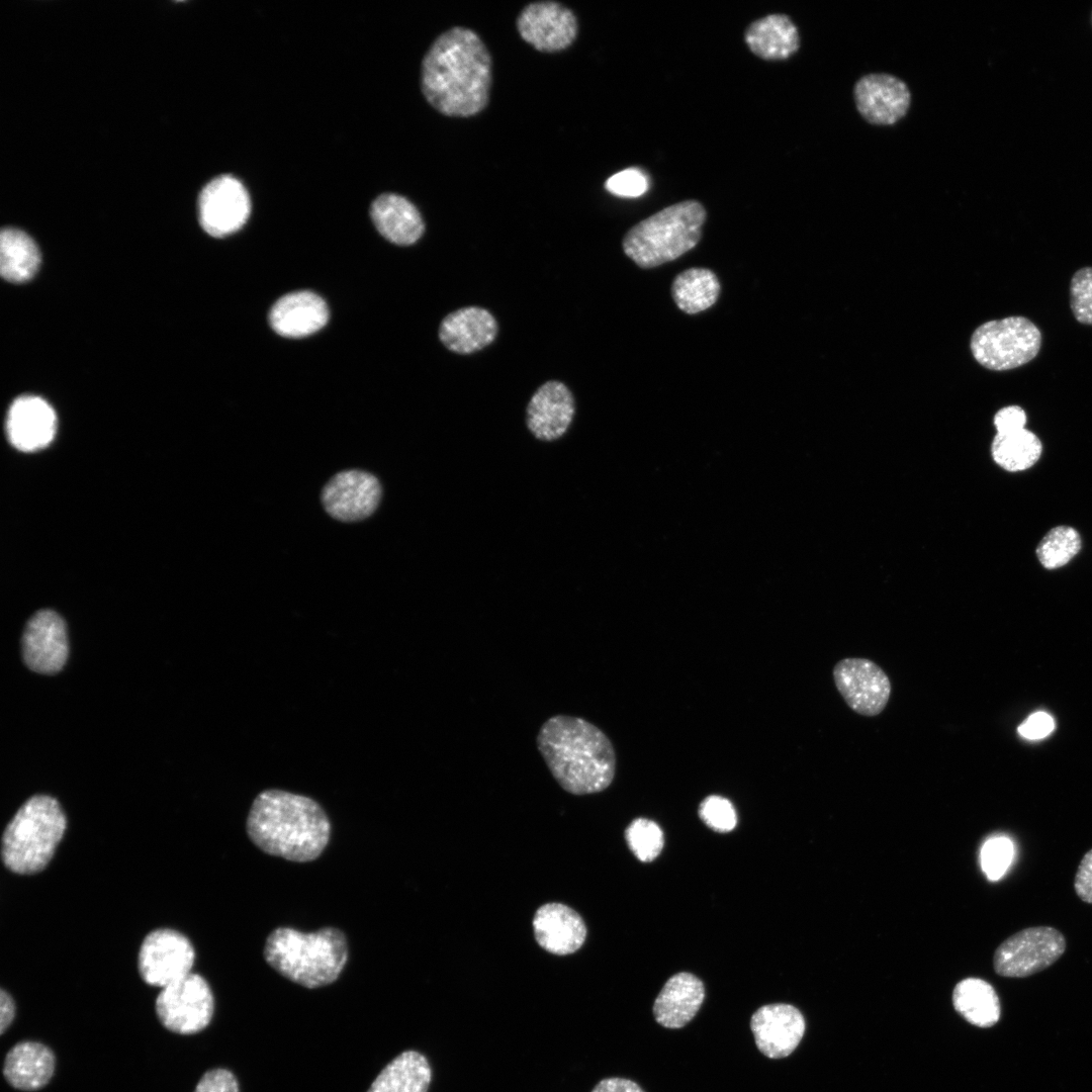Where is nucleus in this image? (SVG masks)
Listing matches in <instances>:
<instances>
[{
  "label": "nucleus",
  "mask_w": 1092,
  "mask_h": 1092,
  "mask_svg": "<svg viewBox=\"0 0 1092 1092\" xmlns=\"http://www.w3.org/2000/svg\"><path fill=\"white\" fill-rule=\"evenodd\" d=\"M491 56L472 29L454 26L430 46L421 65V90L427 102L449 117H470L488 104Z\"/></svg>",
  "instance_id": "nucleus-1"
},
{
  "label": "nucleus",
  "mask_w": 1092,
  "mask_h": 1092,
  "mask_svg": "<svg viewBox=\"0 0 1092 1092\" xmlns=\"http://www.w3.org/2000/svg\"><path fill=\"white\" fill-rule=\"evenodd\" d=\"M251 841L267 854L295 862L316 859L331 835V823L313 799L279 789L254 799L246 822Z\"/></svg>",
  "instance_id": "nucleus-2"
},
{
  "label": "nucleus",
  "mask_w": 1092,
  "mask_h": 1092,
  "mask_svg": "<svg viewBox=\"0 0 1092 1092\" xmlns=\"http://www.w3.org/2000/svg\"><path fill=\"white\" fill-rule=\"evenodd\" d=\"M536 742L551 775L564 791L595 794L613 782L616 755L612 742L586 720L553 716L541 726Z\"/></svg>",
  "instance_id": "nucleus-3"
},
{
  "label": "nucleus",
  "mask_w": 1092,
  "mask_h": 1092,
  "mask_svg": "<svg viewBox=\"0 0 1092 1092\" xmlns=\"http://www.w3.org/2000/svg\"><path fill=\"white\" fill-rule=\"evenodd\" d=\"M263 956L282 977L314 989L339 978L347 964L349 949L345 933L336 927L304 933L282 926L267 936Z\"/></svg>",
  "instance_id": "nucleus-4"
},
{
  "label": "nucleus",
  "mask_w": 1092,
  "mask_h": 1092,
  "mask_svg": "<svg viewBox=\"0 0 1092 1092\" xmlns=\"http://www.w3.org/2000/svg\"><path fill=\"white\" fill-rule=\"evenodd\" d=\"M66 826V816L56 799L47 795L29 798L3 832V863L20 875L40 872L53 857Z\"/></svg>",
  "instance_id": "nucleus-5"
},
{
  "label": "nucleus",
  "mask_w": 1092,
  "mask_h": 1092,
  "mask_svg": "<svg viewBox=\"0 0 1092 1092\" xmlns=\"http://www.w3.org/2000/svg\"><path fill=\"white\" fill-rule=\"evenodd\" d=\"M706 217L701 202H676L632 226L623 239V250L641 268L673 261L699 243Z\"/></svg>",
  "instance_id": "nucleus-6"
},
{
  "label": "nucleus",
  "mask_w": 1092,
  "mask_h": 1092,
  "mask_svg": "<svg viewBox=\"0 0 1092 1092\" xmlns=\"http://www.w3.org/2000/svg\"><path fill=\"white\" fill-rule=\"evenodd\" d=\"M1041 346L1039 329L1025 316L1014 315L979 326L971 338V351L983 367L1004 371L1033 360Z\"/></svg>",
  "instance_id": "nucleus-7"
},
{
  "label": "nucleus",
  "mask_w": 1092,
  "mask_h": 1092,
  "mask_svg": "<svg viewBox=\"0 0 1092 1092\" xmlns=\"http://www.w3.org/2000/svg\"><path fill=\"white\" fill-rule=\"evenodd\" d=\"M1065 935L1052 926L1021 929L999 944L993 956L997 975L1025 978L1053 966L1065 952Z\"/></svg>",
  "instance_id": "nucleus-8"
},
{
  "label": "nucleus",
  "mask_w": 1092,
  "mask_h": 1092,
  "mask_svg": "<svg viewBox=\"0 0 1092 1092\" xmlns=\"http://www.w3.org/2000/svg\"><path fill=\"white\" fill-rule=\"evenodd\" d=\"M155 1008L165 1028L179 1034H194L210 1023L214 998L207 981L191 972L163 987Z\"/></svg>",
  "instance_id": "nucleus-9"
},
{
  "label": "nucleus",
  "mask_w": 1092,
  "mask_h": 1092,
  "mask_svg": "<svg viewBox=\"0 0 1092 1092\" xmlns=\"http://www.w3.org/2000/svg\"><path fill=\"white\" fill-rule=\"evenodd\" d=\"M194 948L182 933L162 928L143 940L138 958L142 979L151 986L165 987L191 973Z\"/></svg>",
  "instance_id": "nucleus-10"
},
{
  "label": "nucleus",
  "mask_w": 1092,
  "mask_h": 1092,
  "mask_svg": "<svg viewBox=\"0 0 1092 1092\" xmlns=\"http://www.w3.org/2000/svg\"><path fill=\"white\" fill-rule=\"evenodd\" d=\"M251 199L243 183L224 174L210 180L198 198V216L210 236L222 238L239 231L248 220Z\"/></svg>",
  "instance_id": "nucleus-11"
},
{
  "label": "nucleus",
  "mask_w": 1092,
  "mask_h": 1092,
  "mask_svg": "<svg viewBox=\"0 0 1092 1092\" xmlns=\"http://www.w3.org/2000/svg\"><path fill=\"white\" fill-rule=\"evenodd\" d=\"M832 673L836 689L850 709L868 717L883 712L890 699L891 682L877 663L868 658H844L835 664Z\"/></svg>",
  "instance_id": "nucleus-12"
},
{
  "label": "nucleus",
  "mask_w": 1092,
  "mask_h": 1092,
  "mask_svg": "<svg viewBox=\"0 0 1092 1092\" xmlns=\"http://www.w3.org/2000/svg\"><path fill=\"white\" fill-rule=\"evenodd\" d=\"M516 25L520 36L542 53H557L569 48L578 32L573 11L555 1L529 3L519 13Z\"/></svg>",
  "instance_id": "nucleus-13"
},
{
  "label": "nucleus",
  "mask_w": 1092,
  "mask_h": 1092,
  "mask_svg": "<svg viewBox=\"0 0 1092 1092\" xmlns=\"http://www.w3.org/2000/svg\"><path fill=\"white\" fill-rule=\"evenodd\" d=\"M382 495L379 480L363 470H344L324 486L322 503L326 512L341 522H358L371 516Z\"/></svg>",
  "instance_id": "nucleus-14"
},
{
  "label": "nucleus",
  "mask_w": 1092,
  "mask_h": 1092,
  "mask_svg": "<svg viewBox=\"0 0 1092 1092\" xmlns=\"http://www.w3.org/2000/svg\"><path fill=\"white\" fill-rule=\"evenodd\" d=\"M69 653L64 620L52 610L36 612L27 622L22 636L25 664L39 673H56L66 663Z\"/></svg>",
  "instance_id": "nucleus-15"
},
{
  "label": "nucleus",
  "mask_w": 1092,
  "mask_h": 1092,
  "mask_svg": "<svg viewBox=\"0 0 1092 1092\" xmlns=\"http://www.w3.org/2000/svg\"><path fill=\"white\" fill-rule=\"evenodd\" d=\"M750 1028L759 1052L770 1059L790 1056L806 1028L801 1011L791 1004L763 1005L751 1016Z\"/></svg>",
  "instance_id": "nucleus-16"
},
{
  "label": "nucleus",
  "mask_w": 1092,
  "mask_h": 1092,
  "mask_svg": "<svg viewBox=\"0 0 1092 1092\" xmlns=\"http://www.w3.org/2000/svg\"><path fill=\"white\" fill-rule=\"evenodd\" d=\"M853 96L860 115L876 125H891L908 111L911 94L907 85L895 76L873 73L854 85Z\"/></svg>",
  "instance_id": "nucleus-17"
},
{
  "label": "nucleus",
  "mask_w": 1092,
  "mask_h": 1092,
  "mask_svg": "<svg viewBox=\"0 0 1092 1092\" xmlns=\"http://www.w3.org/2000/svg\"><path fill=\"white\" fill-rule=\"evenodd\" d=\"M574 412V398L569 388L561 381L549 380L530 398L526 424L537 440L552 442L566 433Z\"/></svg>",
  "instance_id": "nucleus-18"
},
{
  "label": "nucleus",
  "mask_w": 1092,
  "mask_h": 1092,
  "mask_svg": "<svg viewBox=\"0 0 1092 1092\" xmlns=\"http://www.w3.org/2000/svg\"><path fill=\"white\" fill-rule=\"evenodd\" d=\"M57 417L53 407L41 397L22 395L10 405L6 433L11 445L23 452L47 447L55 437Z\"/></svg>",
  "instance_id": "nucleus-19"
},
{
  "label": "nucleus",
  "mask_w": 1092,
  "mask_h": 1092,
  "mask_svg": "<svg viewBox=\"0 0 1092 1092\" xmlns=\"http://www.w3.org/2000/svg\"><path fill=\"white\" fill-rule=\"evenodd\" d=\"M533 929L538 944L558 956L577 951L586 938V926L581 916L561 903L539 907L533 918Z\"/></svg>",
  "instance_id": "nucleus-20"
},
{
  "label": "nucleus",
  "mask_w": 1092,
  "mask_h": 1092,
  "mask_svg": "<svg viewBox=\"0 0 1092 1092\" xmlns=\"http://www.w3.org/2000/svg\"><path fill=\"white\" fill-rule=\"evenodd\" d=\"M495 317L480 306H465L448 313L439 327V339L451 352L475 353L490 345L497 335Z\"/></svg>",
  "instance_id": "nucleus-21"
},
{
  "label": "nucleus",
  "mask_w": 1092,
  "mask_h": 1092,
  "mask_svg": "<svg viewBox=\"0 0 1092 1092\" xmlns=\"http://www.w3.org/2000/svg\"><path fill=\"white\" fill-rule=\"evenodd\" d=\"M325 300L311 291H296L279 298L269 312L272 329L286 338H302L321 330L328 322Z\"/></svg>",
  "instance_id": "nucleus-22"
},
{
  "label": "nucleus",
  "mask_w": 1092,
  "mask_h": 1092,
  "mask_svg": "<svg viewBox=\"0 0 1092 1092\" xmlns=\"http://www.w3.org/2000/svg\"><path fill=\"white\" fill-rule=\"evenodd\" d=\"M705 999L703 982L695 975L680 972L670 977L653 1004L656 1022L666 1028H680L697 1014Z\"/></svg>",
  "instance_id": "nucleus-23"
},
{
  "label": "nucleus",
  "mask_w": 1092,
  "mask_h": 1092,
  "mask_svg": "<svg viewBox=\"0 0 1092 1092\" xmlns=\"http://www.w3.org/2000/svg\"><path fill=\"white\" fill-rule=\"evenodd\" d=\"M370 216L380 235L395 245H413L425 232V222L417 206L399 194L377 196L371 203Z\"/></svg>",
  "instance_id": "nucleus-24"
},
{
  "label": "nucleus",
  "mask_w": 1092,
  "mask_h": 1092,
  "mask_svg": "<svg viewBox=\"0 0 1092 1092\" xmlns=\"http://www.w3.org/2000/svg\"><path fill=\"white\" fill-rule=\"evenodd\" d=\"M55 1056L47 1045L36 1041H21L6 1054L3 1075L12 1087L34 1091L50 1081L55 1071Z\"/></svg>",
  "instance_id": "nucleus-25"
},
{
  "label": "nucleus",
  "mask_w": 1092,
  "mask_h": 1092,
  "mask_svg": "<svg viewBox=\"0 0 1092 1092\" xmlns=\"http://www.w3.org/2000/svg\"><path fill=\"white\" fill-rule=\"evenodd\" d=\"M748 49L765 61H783L800 48L796 24L785 14H769L751 22L744 32Z\"/></svg>",
  "instance_id": "nucleus-26"
},
{
  "label": "nucleus",
  "mask_w": 1092,
  "mask_h": 1092,
  "mask_svg": "<svg viewBox=\"0 0 1092 1092\" xmlns=\"http://www.w3.org/2000/svg\"><path fill=\"white\" fill-rule=\"evenodd\" d=\"M431 1079L427 1058L417 1051H404L382 1069L367 1092H428Z\"/></svg>",
  "instance_id": "nucleus-27"
},
{
  "label": "nucleus",
  "mask_w": 1092,
  "mask_h": 1092,
  "mask_svg": "<svg viewBox=\"0 0 1092 1092\" xmlns=\"http://www.w3.org/2000/svg\"><path fill=\"white\" fill-rule=\"evenodd\" d=\"M952 1005L961 1016L978 1027H991L1000 1019L999 997L993 986L980 978L960 981L952 991Z\"/></svg>",
  "instance_id": "nucleus-28"
},
{
  "label": "nucleus",
  "mask_w": 1092,
  "mask_h": 1092,
  "mask_svg": "<svg viewBox=\"0 0 1092 1092\" xmlns=\"http://www.w3.org/2000/svg\"><path fill=\"white\" fill-rule=\"evenodd\" d=\"M40 254L33 240L24 232L7 228L0 235V271L13 283L28 281L36 273Z\"/></svg>",
  "instance_id": "nucleus-29"
},
{
  "label": "nucleus",
  "mask_w": 1092,
  "mask_h": 1092,
  "mask_svg": "<svg viewBox=\"0 0 1092 1092\" xmlns=\"http://www.w3.org/2000/svg\"><path fill=\"white\" fill-rule=\"evenodd\" d=\"M720 289V282L713 271L690 268L674 278L671 294L679 309L695 314L711 307L717 301Z\"/></svg>",
  "instance_id": "nucleus-30"
},
{
  "label": "nucleus",
  "mask_w": 1092,
  "mask_h": 1092,
  "mask_svg": "<svg viewBox=\"0 0 1092 1092\" xmlns=\"http://www.w3.org/2000/svg\"><path fill=\"white\" fill-rule=\"evenodd\" d=\"M1041 451L1040 440L1027 429L1004 435L996 434L991 445L994 461L1011 472L1022 471L1034 465Z\"/></svg>",
  "instance_id": "nucleus-31"
},
{
  "label": "nucleus",
  "mask_w": 1092,
  "mask_h": 1092,
  "mask_svg": "<svg viewBox=\"0 0 1092 1092\" xmlns=\"http://www.w3.org/2000/svg\"><path fill=\"white\" fill-rule=\"evenodd\" d=\"M1081 549L1079 533L1069 526H1057L1041 539L1036 555L1046 569H1056L1066 565Z\"/></svg>",
  "instance_id": "nucleus-32"
},
{
  "label": "nucleus",
  "mask_w": 1092,
  "mask_h": 1092,
  "mask_svg": "<svg viewBox=\"0 0 1092 1092\" xmlns=\"http://www.w3.org/2000/svg\"><path fill=\"white\" fill-rule=\"evenodd\" d=\"M625 838L634 855L642 862L654 860L664 844L661 828L646 818L634 819L625 830Z\"/></svg>",
  "instance_id": "nucleus-33"
},
{
  "label": "nucleus",
  "mask_w": 1092,
  "mask_h": 1092,
  "mask_svg": "<svg viewBox=\"0 0 1092 1092\" xmlns=\"http://www.w3.org/2000/svg\"><path fill=\"white\" fill-rule=\"evenodd\" d=\"M1070 305L1075 318L1092 325V267L1076 271L1070 283Z\"/></svg>",
  "instance_id": "nucleus-34"
},
{
  "label": "nucleus",
  "mask_w": 1092,
  "mask_h": 1092,
  "mask_svg": "<svg viewBox=\"0 0 1092 1092\" xmlns=\"http://www.w3.org/2000/svg\"><path fill=\"white\" fill-rule=\"evenodd\" d=\"M702 821L716 832H730L737 823V815L732 803L721 796L712 795L702 801L699 807Z\"/></svg>",
  "instance_id": "nucleus-35"
},
{
  "label": "nucleus",
  "mask_w": 1092,
  "mask_h": 1092,
  "mask_svg": "<svg viewBox=\"0 0 1092 1092\" xmlns=\"http://www.w3.org/2000/svg\"><path fill=\"white\" fill-rule=\"evenodd\" d=\"M1013 846L1006 837H994L985 842L981 850V867L991 881L999 880L1008 869Z\"/></svg>",
  "instance_id": "nucleus-36"
},
{
  "label": "nucleus",
  "mask_w": 1092,
  "mask_h": 1092,
  "mask_svg": "<svg viewBox=\"0 0 1092 1092\" xmlns=\"http://www.w3.org/2000/svg\"><path fill=\"white\" fill-rule=\"evenodd\" d=\"M605 188L615 196L635 198L647 192L649 178L639 168H627L609 177Z\"/></svg>",
  "instance_id": "nucleus-37"
},
{
  "label": "nucleus",
  "mask_w": 1092,
  "mask_h": 1092,
  "mask_svg": "<svg viewBox=\"0 0 1092 1092\" xmlns=\"http://www.w3.org/2000/svg\"><path fill=\"white\" fill-rule=\"evenodd\" d=\"M193 1092H240V1088L230 1070L215 1068L202 1075Z\"/></svg>",
  "instance_id": "nucleus-38"
},
{
  "label": "nucleus",
  "mask_w": 1092,
  "mask_h": 1092,
  "mask_svg": "<svg viewBox=\"0 0 1092 1092\" xmlns=\"http://www.w3.org/2000/svg\"><path fill=\"white\" fill-rule=\"evenodd\" d=\"M1026 422L1024 410L1015 404L1000 408L994 416V426L1000 435L1021 431L1025 429Z\"/></svg>",
  "instance_id": "nucleus-39"
},
{
  "label": "nucleus",
  "mask_w": 1092,
  "mask_h": 1092,
  "mask_svg": "<svg viewBox=\"0 0 1092 1092\" xmlns=\"http://www.w3.org/2000/svg\"><path fill=\"white\" fill-rule=\"evenodd\" d=\"M1055 722L1053 717L1042 711L1031 714L1019 727L1018 733L1030 740L1046 737L1053 732Z\"/></svg>",
  "instance_id": "nucleus-40"
},
{
  "label": "nucleus",
  "mask_w": 1092,
  "mask_h": 1092,
  "mask_svg": "<svg viewBox=\"0 0 1092 1092\" xmlns=\"http://www.w3.org/2000/svg\"><path fill=\"white\" fill-rule=\"evenodd\" d=\"M1074 890L1083 902L1092 904V848L1083 855L1078 866Z\"/></svg>",
  "instance_id": "nucleus-41"
},
{
  "label": "nucleus",
  "mask_w": 1092,
  "mask_h": 1092,
  "mask_svg": "<svg viewBox=\"0 0 1092 1092\" xmlns=\"http://www.w3.org/2000/svg\"><path fill=\"white\" fill-rule=\"evenodd\" d=\"M592 1092H644L634 1081L625 1078H606L601 1080Z\"/></svg>",
  "instance_id": "nucleus-42"
},
{
  "label": "nucleus",
  "mask_w": 1092,
  "mask_h": 1092,
  "mask_svg": "<svg viewBox=\"0 0 1092 1092\" xmlns=\"http://www.w3.org/2000/svg\"><path fill=\"white\" fill-rule=\"evenodd\" d=\"M15 1016V1004L12 997L5 991L0 992V1031L4 1033L10 1026Z\"/></svg>",
  "instance_id": "nucleus-43"
}]
</instances>
